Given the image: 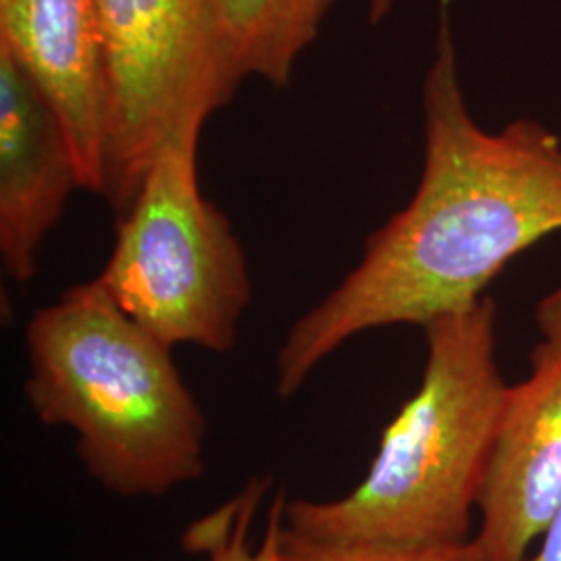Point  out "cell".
<instances>
[{"label":"cell","mask_w":561,"mask_h":561,"mask_svg":"<svg viewBox=\"0 0 561 561\" xmlns=\"http://www.w3.org/2000/svg\"><path fill=\"white\" fill-rule=\"evenodd\" d=\"M421 183L366 243L360 264L291 324L277 354L291 398L343 343L370 329L421 324L484 298L503 268L561 231V138L518 119L489 131L461 90L449 0L424 78Z\"/></svg>","instance_id":"6da1fadb"},{"label":"cell","mask_w":561,"mask_h":561,"mask_svg":"<svg viewBox=\"0 0 561 561\" xmlns=\"http://www.w3.org/2000/svg\"><path fill=\"white\" fill-rule=\"evenodd\" d=\"M419 391L382 433L364 481L333 502L285 503L308 541L422 547L466 541L502 422L497 304L482 300L424 327Z\"/></svg>","instance_id":"7a4b0ae2"},{"label":"cell","mask_w":561,"mask_h":561,"mask_svg":"<svg viewBox=\"0 0 561 561\" xmlns=\"http://www.w3.org/2000/svg\"><path fill=\"white\" fill-rule=\"evenodd\" d=\"M25 343L34 414L78 435V456L104 489L161 497L204 472L206 421L173 347L127 317L101 280L38 310Z\"/></svg>","instance_id":"3957f363"},{"label":"cell","mask_w":561,"mask_h":561,"mask_svg":"<svg viewBox=\"0 0 561 561\" xmlns=\"http://www.w3.org/2000/svg\"><path fill=\"white\" fill-rule=\"evenodd\" d=\"M198 140L162 148L123 213L102 287L167 345L229 352L252 300L248 261L231 222L204 198Z\"/></svg>","instance_id":"277c9868"},{"label":"cell","mask_w":561,"mask_h":561,"mask_svg":"<svg viewBox=\"0 0 561 561\" xmlns=\"http://www.w3.org/2000/svg\"><path fill=\"white\" fill-rule=\"evenodd\" d=\"M106 55L102 196L125 213L162 148L201 140L241 78L221 0H99Z\"/></svg>","instance_id":"5b68a950"},{"label":"cell","mask_w":561,"mask_h":561,"mask_svg":"<svg viewBox=\"0 0 561 561\" xmlns=\"http://www.w3.org/2000/svg\"><path fill=\"white\" fill-rule=\"evenodd\" d=\"M530 375L507 387L482 482L477 542L489 561H526L561 507V287L535 312Z\"/></svg>","instance_id":"8992f818"},{"label":"cell","mask_w":561,"mask_h":561,"mask_svg":"<svg viewBox=\"0 0 561 561\" xmlns=\"http://www.w3.org/2000/svg\"><path fill=\"white\" fill-rule=\"evenodd\" d=\"M76 187L80 167L55 106L0 46V256L11 279L36 275L42 241Z\"/></svg>","instance_id":"52a82bcc"},{"label":"cell","mask_w":561,"mask_h":561,"mask_svg":"<svg viewBox=\"0 0 561 561\" xmlns=\"http://www.w3.org/2000/svg\"><path fill=\"white\" fill-rule=\"evenodd\" d=\"M4 46L55 106L81 187H104L106 55L99 0H0Z\"/></svg>","instance_id":"ba28073f"},{"label":"cell","mask_w":561,"mask_h":561,"mask_svg":"<svg viewBox=\"0 0 561 561\" xmlns=\"http://www.w3.org/2000/svg\"><path fill=\"white\" fill-rule=\"evenodd\" d=\"M335 0H221L229 50L241 80L285 88L317 41Z\"/></svg>","instance_id":"9c48e42d"},{"label":"cell","mask_w":561,"mask_h":561,"mask_svg":"<svg viewBox=\"0 0 561 561\" xmlns=\"http://www.w3.org/2000/svg\"><path fill=\"white\" fill-rule=\"evenodd\" d=\"M271 486L268 479L248 482L238 497L215 510L210 516L192 524L183 537V547L194 553H204L208 561H280L285 500L277 495L268 512V522L262 542L254 549L250 528L256 505Z\"/></svg>","instance_id":"30bf717a"},{"label":"cell","mask_w":561,"mask_h":561,"mask_svg":"<svg viewBox=\"0 0 561 561\" xmlns=\"http://www.w3.org/2000/svg\"><path fill=\"white\" fill-rule=\"evenodd\" d=\"M280 561H489L474 541L398 547L308 541L291 535L283 522Z\"/></svg>","instance_id":"8fae6325"},{"label":"cell","mask_w":561,"mask_h":561,"mask_svg":"<svg viewBox=\"0 0 561 561\" xmlns=\"http://www.w3.org/2000/svg\"><path fill=\"white\" fill-rule=\"evenodd\" d=\"M526 561H561V507L542 533L539 551Z\"/></svg>","instance_id":"7c38bea8"},{"label":"cell","mask_w":561,"mask_h":561,"mask_svg":"<svg viewBox=\"0 0 561 561\" xmlns=\"http://www.w3.org/2000/svg\"><path fill=\"white\" fill-rule=\"evenodd\" d=\"M398 0H370L368 2V21L373 25H379L396 7Z\"/></svg>","instance_id":"4fadbf2b"}]
</instances>
